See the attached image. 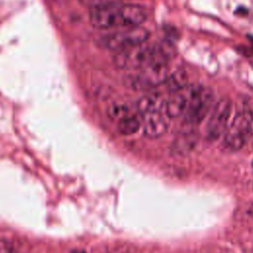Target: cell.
<instances>
[{
  "mask_svg": "<svg viewBox=\"0 0 253 253\" xmlns=\"http://www.w3.org/2000/svg\"><path fill=\"white\" fill-rule=\"evenodd\" d=\"M146 17L147 13L143 6L130 3H99L89 11L91 25L102 30L139 27Z\"/></svg>",
  "mask_w": 253,
  "mask_h": 253,
  "instance_id": "cell-1",
  "label": "cell"
},
{
  "mask_svg": "<svg viewBox=\"0 0 253 253\" xmlns=\"http://www.w3.org/2000/svg\"><path fill=\"white\" fill-rule=\"evenodd\" d=\"M175 55L174 46L165 42H147L119 51L114 56L117 67L128 71H135L153 64L168 63Z\"/></svg>",
  "mask_w": 253,
  "mask_h": 253,
  "instance_id": "cell-2",
  "label": "cell"
},
{
  "mask_svg": "<svg viewBox=\"0 0 253 253\" xmlns=\"http://www.w3.org/2000/svg\"><path fill=\"white\" fill-rule=\"evenodd\" d=\"M252 120L246 113L237 114L228 124L222 138V146L227 151L241 149L252 134Z\"/></svg>",
  "mask_w": 253,
  "mask_h": 253,
  "instance_id": "cell-3",
  "label": "cell"
},
{
  "mask_svg": "<svg viewBox=\"0 0 253 253\" xmlns=\"http://www.w3.org/2000/svg\"><path fill=\"white\" fill-rule=\"evenodd\" d=\"M148 38L149 32L140 26L126 28L103 37L101 44L109 50L119 52L147 42Z\"/></svg>",
  "mask_w": 253,
  "mask_h": 253,
  "instance_id": "cell-4",
  "label": "cell"
},
{
  "mask_svg": "<svg viewBox=\"0 0 253 253\" xmlns=\"http://www.w3.org/2000/svg\"><path fill=\"white\" fill-rule=\"evenodd\" d=\"M169 75L167 64H153L127 74L126 83L134 90H150L165 83Z\"/></svg>",
  "mask_w": 253,
  "mask_h": 253,
  "instance_id": "cell-5",
  "label": "cell"
},
{
  "mask_svg": "<svg viewBox=\"0 0 253 253\" xmlns=\"http://www.w3.org/2000/svg\"><path fill=\"white\" fill-rule=\"evenodd\" d=\"M231 113V103L227 99L219 100L211 110L208 123L206 125V138L213 141L223 135L229 122Z\"/></svg>",
  "mask_w": 253,
  "mask_h": 253,
  "instance_id": "cell-6",
  "label": "cell"
},
{
  "mask_svg": "<svg viewBox=\"0 0 253 253\" xmlns=\"http://www.w3.org/2000/svg\"><path fill=\"white\" fill-rule=\"evenodd\" d=\"M203 86L188 84L184 88L173 92L171 97L165 101V110L169 118L183 117Z\"/></svg>",
  "mask_w": 253,
  "mask_h": 253,
  "instance_id": "cell-7",
  "label": "cell"
},
{
  "mask_svg": "<svg viewBox=\"0 0 253 253\" xmlns=\"http://www.w3.org/2000/svg\"><path fill=\"white\" fill-rule=\"evenodd\" d=\"M213 102V93L211 89L202 87L193 104L183 116L184 123L190 126L199 125L211 112Z\"/></svg>",
  "mask_w": 253,
  "mask_h": 253,
  "instance_id": "cell-8",
  "label": "cell"
},
{
  "mask_svg": "<svg viewBox=\"0 0 253 253\" xmlns=\"http://www.w3.org/2000/svg\"><path fill=\"white\" fill-rule=\"evenodd\" d=\"M142 129L144 135L149 138H157L165 134L169 126V117L166 113L165 107L157 109L142 116Z\"/></svg>",
  "mask_w": 253,
  "mask_h": 253,
  "instance_id": "cell-9",
  "label": "cell"
},
{
  "mask_svg": "<svg viewBox=\"0 0 253 253\" xmlns=\"http://www.w3.org/2000/svg\"><path fill=\"white\" fill-rule=\"evenodd\" d=\"M165 107V101L161 96L155 93H149L147 95H144L141 97L137 104H136V110L137 112L142 116L145 113L162 109Z\"/></svg>",
  "mask_w": 253,
  "mask_h": 253,
  "instance_id": "cell-10",
  "label": "cell"
},
{
  "mask_svg": "<svg viewBox=\"0 0 253 253\" xmlns=\"http://www.w3.org/2000/svg\"><path fill=\"white\" fill-rule=\"evenodd\" d=\"M117 123L118 131L123 135L133 134L141 126V122L135 115H128Z\"/></svg>",
  "mask_w": 253,
  "mask_h": 253,
  "instance_id": "cell-11",
  "label": "cell"
},
{
  "mask_svg": "<svg viewBox=\"0 0 253 253\" xmlns=\"http://www.w3.org/2000/svg\"><path fill=\"white\" fill-rule=\"evenodd\" d=\"M167 87L172 92L178 91L188 85V75L183 69H178L172 73H169L167 80L165 82Z\"/></svg>",
  "mask_w": 253,
  "mask_h": 253,
  "instance_id": "cell-12",
  "label": "cell"
},
{
  "mask_svg": "<svg viewBox=\"0 0 253 253\" xmlns=\"http://www.w3.org/2000/svg\"><path fill=\"white\" fill-rule=\"evenodd\" d=\"M108 117L116 122H119L120 120L124 119L125 117L131 115L129 113V107L126 106L124 103H114L111 106H109L107 110Z\"/></svg>",
  "mask_w": 253,
  "mask_h": 253,
  "instance_id": "cell-13",
  "label": "cell"
},
{
  "mask_svg": "<svg viewBox=\"0 0 253 253\" xmlns=\"http://www.w3.org/2000/svg\"><path fill=\"white\" fill-rule=\"evenodd\" d=\"M0 253H20L15 246L5 239L0 240Z\"/></svg>",
  "mask_w": 253,
  "mask_h": 253,
  "instance_id": "cell-14",
  "label": "cell"
},
{
  "mask_svg": "<svg viewBox=\"0 0 253 253\" xmlns=\"http://www.w3.org/2000/svg\"><path fill=\"white\" fill-rule=\"evenodd\" d=\"M72 253H85V251H83V250H74V251H72Z\"/></svg>",
  "mask_w": 253,
  "mask_h": 253,
  "instance_id": "cell-15",
  "label": "cell"
},
{
  "mask_svg": "<svg viewBox=\"0 0 253 253\" xmlns=\"http://www.w3.org/2000/svg\"><path fill=\"white\" fill-rule=\"evenodd\" d=\"M252 167H253V161H252Z\"/></svg>",
  "mask_w": 253,
  "mask_h": 253,
  "instance_id": "cell-16",
  "label": "cell"
}]
</instances>
